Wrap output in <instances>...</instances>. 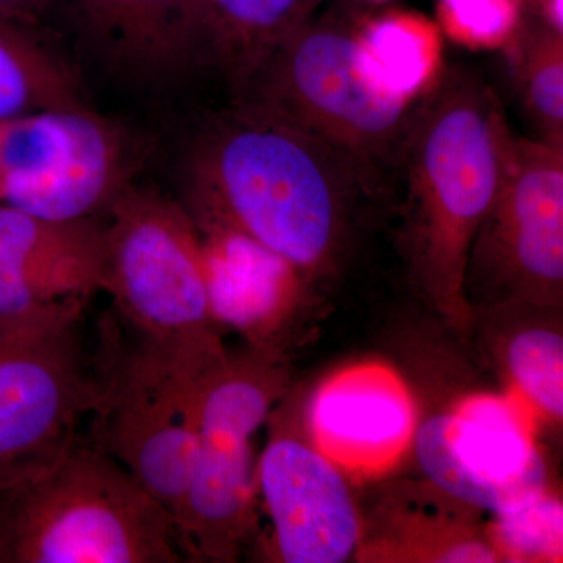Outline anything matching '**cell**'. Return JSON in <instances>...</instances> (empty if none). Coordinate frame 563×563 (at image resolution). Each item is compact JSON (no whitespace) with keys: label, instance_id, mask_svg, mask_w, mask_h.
<instances>
[{"label":"cell","instance_id":"11","mask_svg":"<svg viewBox=\"0 0 563 563\" xmlns=\"http://www.w3.org/2000/svg\"><path fill=\"white\" fill-rule=\"evenodd\" d=\"M437 490L495 514L548 487L533 415L517 396L473 395L417 426L412 443Z\"/></svg>","mask_w":563,"mask_h":563},{"label":"cell","instance_id":"18","mask_svg":"<svg viewBox=\"0 0 563 563\" xmlns=\"http://www.w3.org/2000/svg\"><path fill=\"white\" fill-rule=\"evenodd\" d=\"M40 29L0 16V120L87 107L76 74Z\"/></svg>","mask_w":563,"mask_h":563},{"label":"cell","instance_id":"2","mask_svg":"<svg viewBox=\"0 0 563 563\" xmlns=\"http://www.w3.org/2000/svg\"><path fill=\"white\" fill-rule=\"evenodd\" d=\"M510 133L492 88L453 69L421 102L404 144L391 190L401 198L404 254L418 287L455 325L470 317L466 263L498 190Z\"/></svg>","mask_w":563,"mask_h":563},{"label":"cell","instance_id":"23","mask_svg":"<svg viewBox=\"0 0 563 563\" xmlns=\"http://www.w3.org/2000/svg\"><path fill=\"white\" fill-rule=\"evenodd\" d=\"M440 21L468 46H501L520 22V0H439Z\"/></svg>","mask_w":563,"mask_h":563},{"label":"cell","instance_id":"22","mask_svg":"<svg viewBox=\"0 0 563 563\" xmlns=\"http://www.w3.org/2000/svg\"><path fill=\"white\" fill-rule=\"evenodd\" d=\"M523 41L518 77L526 109L540 140L563 147V33L547 24Z\"/></svg>","mask_w":563,"mask_h":563},{"label":"cell","instance_id":"26","mask_svg":"<svg viewBox=\"0 0 563 563\" xmlns=\"http://www.w3.org/2000/svg\"><path fill=\"white\" fill-rule=\"evenodd\" d=\"M358 3H365V5H384V3L393 2V0H357Z\"/></svg>","mask_w":563,"mask_h":563},{"label":"cell","instance_id":"6","mask_svg":"<svg viewBox=\"0 0 563 563\" xmlns=\"http://www.w3.org/2000/svg\"><path fill=\"white\" fill-rule=\"evenodd\" d=\"M287 385L277 347L228 354L207 377L191 479L177 520L187 561L233 562L242 553L258 498L254 437Z\"/></svg>","mask_w":563,"mask_h":563},{"label":"cell","instance_id":"7","mask_svg":"<svg viewBox=\"0 0 563 563\" xmlns=\"http://www.w3.org/2000/svg\"><path fill=\"white\" fill-rule=\"evenodd\" d=\"M95 358L99 401L88 443L179 520L198 448L199 404L217 366L177 361L110 332Z\"/></svg>","mask_w":563,"mask_h":563},{"label":"cell","instance_id":"12","mask_svg":"<svg viewBox=\"0 0 563 563\" xmlns=\"http://www.w3.org/2000/svg\"><path fill=\"white\" fill-rule=\"evenodd\" d=\"M103 217L58 221L0 207V332L81 317L102 291Z\"/></svg>","mask_w":563,"mask_h":563},{"label":"cell","instance_id":"1","mask_svg":"<svg viewBox=\"0 0 563 563\" xmlns=\"http://www.w3.org/2000/svg\"><path fill=\"white\" fill-rule=\"evenodd\" d=\"M188 185L195 220L246 233L303 280L332 268L355 203L380 199L342 152L246 101L196 141Z\"/></svg>","mask_w":563,"mask_h":563},{"label":"cell","instance_id":"24","mask_svg":"<svg viewBox=\"0 0 563 563\" xmlns=\"http://www.w3.org/2000/svg\"><path fill=\"white\" fill-rule=\"evenodd\" d=\"M46 0H0V16L40 27Z\"/></svg>","mask_w":563,"mask_h":563},{"label":"cell","instance_id":"9","mask_svg":"<svg viewBox=\"0 0 563 563\" xmlns=\"http://www.w3.org/2000/svg\"><path fill=\"white\" fill-rule=\"evenodd\" d=\"M81 317L0 332V487L47 468L76 446L99 401Z\"/></svg>","mask_w":563,"mask_h":563},{"label":"cell","instance_id":"21","mask_svg":"<svg viewBox=\"0 0 563 563\" xmlns=\"http://www.w3.org/2000/svg\"><path fill=\"white\" fill-rule=\"evenodd\" d=\"M506 366L515 396L533 418L558 422L563 415V340L547 328L515 333L507 344Z\"/></svg>","mask_w":563,"mask_h":563},{"label":"cell","instance_id":"4","mask_svg":"<svg viewBox=\"0 0 563 563\" xmlns=\"http://www.w3.org/2000/svg\"><path fill=\"white\" fill-rule=\"evenodd\" d=\"M102 217V291L133 342L198 365L224 361L188 207L132 181Z\"/></svg>","mask_w":563,"mask_h":563},{"label":"cell","instance_id":"8","mask_svg":"<svg viewBox=\"0 0 563 563\" xmlns=\"http://www.w3.org/2000/svg\"><path fill=\"white\" fill-rule=\"evenodd\" d=\"M139 166L131 133L88 107L0 120V207L58 221L102 217Z\"/></svg>","mask_w":563,"mask_h":563},{"label":"cell","instance_id":"10","mask_svg":"<svg viewBox=\"0 0 563 563\" xmlns=\"http://www.w3.org/2000/svg\"><path fill=\"white\" fill-rule=\"evenodd\" d=\"M563 285V147L510 133L501 179L474 239L465 296L554 306Z\"/></svg>","mask_w":563,"mask_h":563},{"label":"cell","instance_id":"5","mask_svg":"<svg viewBox=\"0 0 563 563\" xmlns=\"http://www.w3.org/2000/svg\"><path fill=\"white\" fill-rule=\"evenodd\" d=\"M246 101L342 152L390 196L421 102L384 91L361 60L358 27L309 18L280 41L244 88Z\"/></svg>","mask_w":563,"mask_h":563},{"label":"cell","instance_id":"17","mask_svg":"<svg viewBox=\"0 0 563 563\" xmlns=\"http://www.w3.org/2000/svg\"><path fill=\"white\" fill-rule=\"evenodd\" d=\"M322 0H207L209 60L236 91L255 76L280 41L309 18Z\"/></svg>","mask_w":563,"mask_h":563},{"label":"cell","instance_id":"19","mask_svg":"<svg viewBox=\"0 0 563 563\" xmlns=\"http://www.w3.org/2000/svg\"><path fill=\"white\" fill-rule=\"evenodd\" d=\"M358 27L361 60L384 91L422 101L442 77V38L424 16L390 11Z\"/></svg>","mask_w":563,"mask_h":563},{"label":"cell","instance_id":"20","mask_svg":"<svg viewBox=\"0 0 563 563\" xmlns=\"http://www.w3.org/2000/svg\"><path fill=\"white\" fill-rule=\"evenodd\" d=\"M487 536L499 562H561L563 507L550 488L492 514Z\"/></svg>","mask_w":563,"mask_h":563},{"label":"cell","instance_id":"15","mask_svg":"<svg viewBox=\"0 0 563 563\" xmlns=\"http://www.w3.org/2000/svg\"><path fill=\"white\" fill-rule=\"evenodd\" d=\"M309 442L351 474L391 470L413 443L417 410L409 388L388 366L361 363L333 374L310 398Z\"/></svg>","mask_w":563,"mask_h":563},{"label":"cell","instance_id":"14","mask_svg":"<svg viewBox=\"0 0 563 563\" xmlns=\"http://www.w3.org/2000/svg\"><path fill=\"white\" fill-rule=\"evenodd\" d=\"M46 22L129 79H169L209 60L207 0H46Z\"/></svg>","mask_w":563,"mask_h":563},{"label":"cell","instance_id":"13","mask_svg":"<svg viewBox=\"0 0 563 563\" xmlns=\"http://www.w3.org/2000/svg\"><path fill=\"white\" fill-rule=\"evenodd\" d=\"M257 495L277 561L342 563L361 548V515L343 470L287 426H276L257 459Z\"/></svg>","mask_w":563,"mask_h":563},{"label":"cell","instance_id":"3","mask_svg":"<svg viewBox=\"0 0 563 563\" xmlns=\"http://www.w3.org/2000/svg\"><path fill=\"white\" fill-rule=\"evenodd\" d=\"M173 515L124 466L79 440L0 487V563H180Z\"/></svg>","mask_w":563,"mask_h":563},{"label":"cell","instance_id":"16","mask_svg":"<svg viewBox=\"0 0 563 563\" xmlns=\"http://www.w3.org/2000/svg\"><path fill=\"white\" fill-rule=\"evenodd\" d=\"M195 221L210 312L218 328L240 333L251 347H276L306 280L290 262L246 233L220 222Z\"/></svg>","mask_w":563,"mask_h":563},{"label":"cell","instance_id":"25","mask_svg":"<svg viewBox=\"0 0 563 563\" xmlns=\"http://www.w3.org/2000/svg\"><path fill=\"white\" fill-rule=\"evenodd\" d=\"M544 16L550 27L563 33L562 0H544Z\"/></svg>","mask_w":563,"mask_h":563}]
</instances>
